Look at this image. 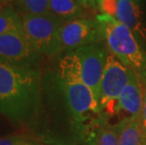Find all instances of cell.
<instances>
[{
	"label": "cell",
	"mask_w": 146,
	"mask_h": 145,
	"mask_svg": "<svg viewBox=\"0 0 146 145\" xmlns=\"http://www.w3.org/2000/svg\"><path fill=\"white\" fill-rule=\"evenodd\" d=\"M40 88L38 69L0 61V114L17 123L27 122L35 113Z\"/></svg>",
	"instance_id": "1"
},
{
	"label": "cell",
	"mask_w": 146,
	"mask_h": 145,
	"mask_svg": "<svg viewBox=\"0 0 146 145\" xmlns=\"http://www.w3.org/2000/svg\"><path fill=\"white\" fill-rule=\"evenodd\" d=\"M58 83L73 120L78 124L92 115H100L102 109L92 89L83 81L69 54L58 63Z\"/></svg>",
	"instance_id": "2"
},
{
	"label": "cell",
	"mask_w": 146,
	"mask_h": 145,
	"mask_svg": "<svg viewBox=\"0 0 146 145\" xmlns=\"http://www.w3.org/2000/svg\"><path fill=\"white\" fill-rule=\"evenodd\" d=\"M104 32V41L110 54L138 73L146 72V52L126 26L108 14L96 16Z\"/></svg>",
	"instance_id": "3"
},
{
	"label": "cell",
	"mask_w": 146,
	"mask_h": 145,
	"mask_svg": "<svg viewBox=\"0 0 146 145\" xmlns=\"http://www.w3.org/2000/svg\"><path fill=\"white\" fill-rule=\"evenodd\" d=\"M63 23L51 13L21 15L24 35L42 56L53 57L62 51L60 31Z\"/></svg>",
	"instance_id": "4"
},
{
	"label": "cell",
	"mask_w": 146,
	"mask_h": 145,
	"mask_svg": "<svg viewBox=\"0 0 146 145\" xmlns=\"http://www.w3.org/2000/svg\"><path fill=\"white\" fill-rule=\"evenodd\" d=\"M84 82L99 102L100 85L108 53L100 44L81 46L68 52Z\"/></svg>",
	"instance_id": "5"
},
{
	"label": "cell",
	"mask_w": 146,
	"mask_h": 145,
	"mask_svg": "<svg viewBox=\"0 0 146 145\" xmlns=\"http://www.w3.org/2000/svg\"><path fill=\"white\" fill-rule=\"evenodd\" d=\"M129 73V67L108 53L101 80L99 104L102 111H106L110 116L116 114L118 98L128 81Z\"/></svg>",
	"instance_id": "6"
},
{
	"label": "cell",
	"mask_w": 146,
	"mask_h": 145,
	"mask_svg": "<svg viewBox=\"0 0 146 145\" xmlns=\"http://www.w3.org/2000/svg\"><path fill=\"white\" fill-rule=\"evenodd\" d=\"M60 38L62 51L70 52L81 46L104 41L103 27L97 19L79 18L63 23Z\"/></svg>",
	"instance_id": "7"
},
{
	"label": "cell",
	"mask_w": 146,
	"mask_h": 145,
	"mask_svg": "<svg viewBox=\"0 0 146 145\" xmlns=\"http://www.w3.org/2000/svg\"><path fill=\"white\" fill-rule=\"evenodd\" d=\"M41 57L23 32H11L0 36V61L2 62L37 69Z\"/></svg>",
	"instance_id": "8"
},
{
	"label": "cell",
	"mask_w": 146,
	"mask_h": 145,
	"mask_svg": "<svg viewBox=\"0 0 146 145\" xmlns=\"http://www.w3.org/2000/svg\"><path fill=\"white\" fill-rule=\"evenodd\" d=\"M143 101V83L137 71L130 68L126 85L118 98L116 113L123 111L133 119H139Z\"/></svg>",
	"instance_id": "9"
},
{
	"label": "cell",
	"mask_w": 146,
	"mask_h": 145,
	"mask_svg": "<svg viewBox=\"0 0 146 145\" xmlns=\"http://www.w3.org/2000/svg\"><path fill=\"white\" fill-rule=\"evenodd\" d=\"M115 19L126 26L136 35L146 42V26L139 0H119Z\"/></svg>",
	"instance_id": "10"
},
{
	"label": "cell",
	"mask_w": 146,
	"mask_h": 145,
	"mask_svg": "<svg viewBox=\"0 0 146 145\" xmlns=\"http://www.w3.org/2000/svg\"><path fill=\"white\" fill-rule=\"evenodd\" d=\"M119 145H145V138L139 120L125 117L115 125Z\"/></svg>",
	"instance_id": "11"
},
{
	"label": "cell",
	"mask_w": 146,
	"mask_h": 145,
	"mask_svg": "<svg viewBox=\"0 0 146 145\" xmlns=\"http://www.w3.org/2000/svg\"><path fill=\"white\" fill-rule=\"evenodd\" d=\"M85 10L76 0H49V12L63 22L85 18Z\"/></svg>",
	"instance_id": "12"
},
{
	"label": "cell",
	"mask_w": 146,
	"mask_h": 145,
	"mask_svg": "<svg viewBox=\"0 0 146 145\" xmlns=\"http://www.w3.org/2000/svg\"><path fill=\"white\" fill-rule=\"evenodd\" d=\"M11 32H23L21 15L10 3L0 9V36Z\"/></svg>",
	"instance_id": "13"
},
{
	"label": "cell",
	"mask_w": 146,
	"mask_h": 145,
	"mask_svg": "<svg viewBox=\"0 0 146 145\" xmlns=\"http://www.w3.org/2000/svg\"><path fill=\"white\" fill-rule=\"evenodd\" d=\"M12 7L20 15L46 14L49 12V0H11Z\"/></svg>",
	"instance_id": "14"
},
{
	"label": "cell",
	"mask_w": 146,
	"mask_h": 145,
	"mask_svg": "<svg viewBox=\"0 0 146 145\" xmlns=\"http://www.w3.org/2000/svg\"><path fill=\"white\" fill-rule=\"evenodd\" d=\"M97 142L98 145H119V138L115 125H108L102 128Z\"/></svg>",
	"instance_id": "15"
},
{
	"label": "cell",
	"mask_w": 146,
	"mask_h": 145,
	"mask_svg": "<svg viewBox=\"0 0 146 145\" xmlns=\"http://www.w3.org/2000/svg\"><path fill=\"white\" fill-rule=\"evenodd\" d=\"M0 145H43L40 141L22 135H11L0 138Z\"/></svg>",
	"instance_id": "16"
},
{
	"label": "cell",
	"mask_w": 146,
	"mask_h": 145,
	"mask_svg": "<svg viewBox=\"0 0 146 145\" xmlns=\"http://www.w3.org/2000/svg\"><path fill=\"white\" fill-rule=\"evenodd\" d=\"M118 1L119 0H99L97 6L100 9L101 13L108 14L115 18L118 10Z\"/></svg>",
	"instance_id": "17"
},
{
	"label": "cell",
	"mask_w": 146,
	"mask_h": 145,
	"mask_svg": "<svg viewBox=\"0 0 146 145\" xmlns=\"http://www.w3.org/2000/svg\"><path fill=\"white\" fill-rule=\"evenodd\" d=\"M139 76L142 80L143 83V101H142V107H141V115H139V125L141 127V131L143 133L144 138L146 137V72L145 73H139Z\"/></svg>",
	"instance_id": "18"
},
{
	"label": "cell",
	"mask_w": 146,
	"mask_h": 145,
	"mask_svg": "<svg viewBox=\"0 0 146 145\" xmlns=\"http://www.w3.org/2000/svg\"><path fill=\"white\" fill-rule=\"evenodd\" d=\"M76 1L86 9H95L97 7L96 0H76Z\"/></svg>",
	"instance_id": "19"
},
{
	"label": "cell",
	"mask_w": 146,
	"mask_h": 145,
	"mask_svg": "<svg viewBox=\"0 0 146 145\" xmlns=\"http://www.w3.org/2000/svg\"><path fill=\"white\" fill-rule=\"evenodd\" d=\"M1 2H3L4 4H7V3H10V1H11V0H0Z\"/></svg>",
	"instance_id": "20"
},
{
	"label": "cell",
	"mask_w": 146,
	"mask_h": 145,
	"mask_svg": "<svg viewBox=\"0 0 146 145\" xmlns=\"http://www.w3.org/2000/svg\"><path fill=\"white\" fill-rule=\"evenodd\" d=\"M5 4H4V3H3V2H1V1H0V9H1L2 7H3V6H4Z\"/></svg>",
	"instance_id": "21"
},
{
	"label": "cell",
	"mask_w": 146,
	"mask_h": 145,
	"mask_svg": "<svg viewBox=\"0 0 146 145\" xmlns=\"http://www.w3.org/2000/svg\"><path fill=\"white\" fill-rule=\"evenodd\" d=\"M145 145H146V137H145Z\"/></svg>",
	"instance_id": "22"
},
{
	"label": "cell",
	"mask_w": 146,
	"mask_h": 145,
	"mask_svg": "<svg viewBox=\"0 0 146 145\" xmlns=\"http://www.w3.org/2000/svg\"><path fill=\"white\" fill-rule=\"evenodd\" d=\"M99 1V0H96V2H98Z\"/></svg>",
	"instance_id": "23"
}]
</instances>
